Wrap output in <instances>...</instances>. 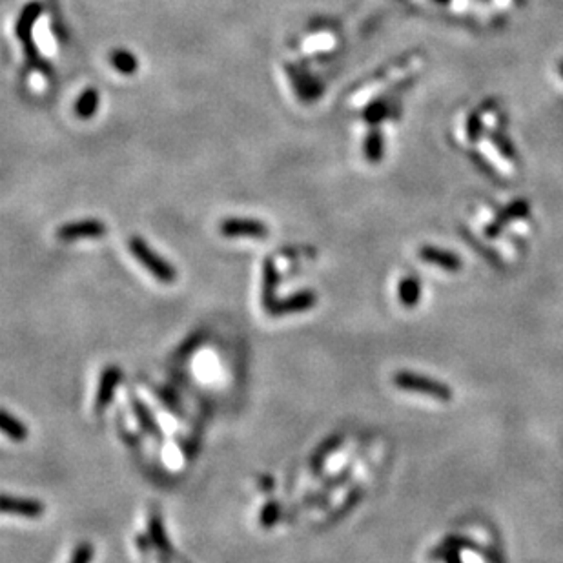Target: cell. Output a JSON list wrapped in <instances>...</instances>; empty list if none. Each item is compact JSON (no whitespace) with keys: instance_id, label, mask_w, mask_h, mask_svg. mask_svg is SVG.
<instances>
[{"instance_id":"6","label":"cell","mask_w":563,"mask_h":563,"mask_svg":"<svg viewBox=\"0 0 563 563\" xmlns=\"http://www.w3.org/2000/svg\"><path fill=\"white\" fill-rule=\"evenodd\" d=\"M106 233V225L97 219H84L68 223L57 230V237L62 241H75V239H95Z\"/></svg>"},{"instance_id":"27","label":"cell","mask_w":563,"mask_h":563,"mask_svg":"<svg viewBox=\"0 0 563 563\" xmlns=\"http://www.w3.org/2000/svg\"><path fill=\"white\" fill-rule=\"evenodd\" d=\"M514 4L516 6H525V4H527V0H514Z\"/></svg>"},{"instance_id":"2","label":"cell","mask_w":563,"mask_h":563,"mask_svg":"<svg viewBox=\"0 0 563 563\" xmlns=\"http://www.w3.org/2000/svg\"><path fill=\"white\" fill-rule=\"evenodd\" d=\"M42 13V6L37 4V2H31L27 4L26 8L23 9V13L18 17L17 20V37L18 40L23 42L24 53H26V58L33 68H39V70L46 71L49 73V64H46L39 55V49H37L35 42H33V37H31V31H33V24H35L37 18L40 17Z\"/></svg>"},{"instance_id":"21","label":"cell","mask_w":563,"mask_h":563,"mask_svg":"<svg viewBox=\"0 0 563 563\" xmlns=\"http://www.w3.org/2000/svg\"><path fill=\"white\" fill-rule=\"evenodd\" d=\"M150 534H151V540H154L155 547H157L161 552H164V555H172V547H170V541H168L166 534H164L163 524H161L157 518L151 519Z\"/></svg>"},{"instance_id":"14","label":"cell","mask_w":563,"mask_h":563,"mask_svg":"<svg viewBox=\"0 0 563 563\" xmlns=\"http://www.w3.org/2000/svg\"><path fill=\"white\" fill-rule=\"evenodd\" d=\"M133 412H135L137 419H139V423H141V427L144 428V431L148 432L151 438H155V440H161V438H163L157 421H155L154 416H151V412L148 410V407H146L141 400H133Z\"/></svg>"},{"instance_id":"23","label":"cell","mask_w":563,"mask_h":563,"mask_svg":"<svg viewBox=\"0 0 563 563\" xmlns=\"http://www.w3.org/2000/svg\"><path fill=\"white\" fill-rule=\"evenodd\" d=\"M279 511H281V509H279L278 503H273V502L268 503V505L263 509V512H261V518H259L261 525H263V527H270V525L276 524V521H278Z\"/></svg>"},{"instance_id":"11","label":"cell","mask_w":563,"mask_h":563,"mask_svg":"<svg viewBox=\"0 0 563 563\" xmlns=\"http://www.w3.org/2000/svg\"><path fill=\"white\" fill-rule=\"evenodd\" d=\"M278 283H279L278 266H276V263H273V261L268 257V259L264 261V266H263V303H264V307H270V304L276 301Z\"/></svg>"},{"instance_id":"24","label":"cell","mask_w":563,"mask_h":563,"mask_svg":"<svg viewBox=\"0 0 563 563\" xmlns=\"http://www.w3.org/2000/svg\"><path fill=\"white\" fill-rule=\"evenodd\" d=\"M443 547L463 550V549H476V543L469 540V538L463 536H447L443 541Z\"/></svg>"},{"instance_id":"17","label":"cell","mask_w":563,"mask_h":563,"mask_svg":"<svg viewBox=\"0 0 563 563\" xmlns=\"http://www.w3.org/2000/svg\"><path fill=\"white\" fill-rule=\"evenodd\" d=\"M0 427H2V432L8 435L9 440L24 441L27 438V428L6 410H2V414H0Z\"/></svg>"},{"instance_id":"15","label":"cell","mask_w":563,"mask_h":563,"mask_svg":"<svg viewBox=\"0 0 563 563\" xmlns=\"http://www.w3.org/2000/svg\"><path fill=\"white\" fill-rule=\"evenodd\" d=\"M110 61L111 66L119 71V73H123V75H133L137 71V68H139V62H137L135 55L126 51V49H113L110 55Z\"/></svg>"},{"instance_id":"19","label":"cell","mask_w":563,"mask_h":563,"mask_svg":"<svg viewBox=\"0 0 563 563\" xmlns=\"http://www.w3.org/2000/svg\"><path fill=\"white\" fill-rule=\"evenodd\" d=\"M487 137L488 141L494 144V148H496L507 161H516V159H518V151H516L514 144H512L511 139H509L502 130H493V132L487 133Z\"/></svg>"},{"instance_id":"8","label":"cell","mask_w":563,"mask_h":563,"mask_svg":"<svg viewBox=\"0 0 563 563\" xmlns=\"http://www.w3.org/2000/svg\"><path fill=\"white\" fill-rule=\"evenodd\" d=\"M418 256L423 263L438 266V268H443L447 270V272H458V270L463 268L462 257H459L458 254H454V252L443 250V248H435L427 245V247L419 248Z\"/></svg>"},{"instance_id":"1","label":"cell","mask_w":563,"mask_h":563,"mask_svg":"<svg viewBox=\"0 0 563 563\" xmlns=\"http://www.w3.org/2000/svg\"><path fill=\"white\" fill-rule=\"evenodd\" d=\"M392 381H394V385L400 387L401 390L421 394V396L434 397V400L450 401L454 397V392L449 385L441 383L438 379L427 378V376L416 374V372L401 370V372H396V374H394Z\"/></svg>"},{"instance_id":"29","label":"cell","mask_w":563,"mask_h":563,"mask_svg":"<svg viewBox=\"0 0 563 563\" xmlns=\"http://www.w3.org/2000/svg\"><path fill=\"white\" fill-rule=\"evenodd\" d=\"M558 70H559V75H562V77H563V61H562V62H559V66H558Z\"/></svg>"},{"instance_id":"22","label":"cell","mask_w":563,"mask_h":563,"mask_svg":"<svg viewBox=\"0 0 563 563\" xmlns=\"http://www.w3.org/2000/svg\"><path fill=\"white\" fill-rule=\"evenodd\" d=\"M469 155H471L472 164H474V166L478 168V170H480V172L483 173L485 177H488V179H494V180L497 179L496 172H494V168L490 166V164H488V161L483 157V155L478 154V151H471Z\"/></svg>"},{"instance_id":"9","label":"cell","mask_w":563,"mask_h":563,"mask_svg":"<svg viewBox=\"0 0 563 563\" xmlns=\"http://www.w3.org/2000/svg\"><path fill=\"white\" fill-rule=\"evenodd\" d=\"M2 512L6 514L23 516V518H39L44 514V503L33 497H2Z\"/></svg>"},{"instance_id":"28","label":"cell","mask_w":563,"mask_h":563,"mask_svg":"<svg viewBox=\"0 0 563 563\" xmlns=\"http://www.w3.org/2000/svg\"><path fill=\"white\" fill-rule=\"evenodd\" d=\"M434 2H435V4H443L445 6V4H449L450 0H434Z\"/></svg>"},{"instance_id":"7","label":"cell","mask_w":563,"mask_h":563,"mask_svg":"<svg viewBox=\"0 0 563 563\" xmlns=\"http://www.w3.org/2000/svg\"><path fill=\"white\" fill-rule=\"evenodd\" d=\"M528 211H531V204H528V201H525V199H516L514 203H511L509 206L503 208V210L494 217L493 223H490V225L487 226V230H485V235L490 239L497 237L509 223H514V221L518 219H525V217L528 216Z\"/></svg>"},{"instance_id":"4","label":"cell","mask_w":563,"mask_h":563,"mask_svg":"<svg viewBox=\"0 0 563 563\" xmlns=\"http://www.w3.org/2000/svg\"><path fill=\"white\" fill-rule=\"evenodd\" d=\"M221 233L225 237H250V239H266L268 237V226L257 219H239L230 217L225 219L219 226Z\"/></svg>"},{"instance_id":"20","label":"cell","mask_w":563,"mask_h":563,"mask_svg":"<svg viewBox=\"0 0 563 563\" xmlns=\"http://www.w3.org/2000/svg\"><path fill=\"white\" fill-rule=\"evenodd\" d=\"M465 133L466 139L471 142H478L481 139V135L485 133V126H483V119H481L480 111H471L469 117H466L465 123Z\"/></svg>"},{"instance_id":"18","label":"cell","mask_w":563,"mask_h":563,"mask_svg":"<svg viewBox=\"0 0 563 563\" xmlns=\"http://www.w3.org/2000/svg\"><path fill=\"white\" fill-rule=\"evenodd\" d=\"M390 115H392V106L390 102L387 101V97H383L374 101L372 104H369V108L365 110L363 117H365V120L370 124V126H378L381 120L388 119Z\"/></svg>"},{"instance_id":"16","label":"cell","mask_w":563,"mask_h":563,"mask_svg":"<svg viewBox=\"0 0 563 563\" xmlns=\"http://www.w3.org/2000/svg\"><path fill=\"white\" fill-rule=\"evenodd\" d=\"M99 108V93L97 89L88 88L86 92H82V95L79 97V101L75 102V111L77 117L80 119H92L95 111Z\"/></svg>"},{"instance_id":"25","label":"cell","mask_w":563,"mask_h":563,"mask_svg":"<svg viewBox=\"0 0 563 563\" xmlns=\"http://www.w3.org/2000/svg\"><path fill=\"white\" fill-rule=\"evenodd\" d=\"M93 559V545L89 543H82L77 547L75 555L70 559V563H92Z\"/></svg>"},{"instance_id":"13","label":"cell","mask_w":563,"mask_h":563,"mask_svg":"<svg viewBox=\"0 0 563 563\" xmlns=\"http://www.w3.org/2000/svg\"><path fill=\"white\" fill-rule=\"evenodd\" d=\"M363 150H365V157L369 159V163H381V159H383L385 154V137L381 133V130L372 126V130H370L365 139Z\"/></svg>"},{"instance_id":"26","label":"cell","mask_w":563,"mask_h":563,"mask_svg":"<svg viewBox=\"0 0 563 563\" xmlns=\"http://www.w3.org/2000/svg\"><path fill=\"white\" fill-rule=\"evenodd\" d=\"M440 556L445 558L447 563H462V558H459V550L458 549H449V547H440Z\"/></svg>"},{"instance_id":"10","label":"cell","mask_w":563,"mask_h":563,"mask_svg":"<svg viewBox=\"0 0 563 563\" xmlns=\"http://www.w3.org/2000/svg\"><path fill=\"white\" fill-rule=\"evenodd\" d=\"M120 381V370L115 369V366H108V369L102 372L101 376V383H99V390H97V397H95V410L97 412H104L108 403L113 397V390L117 388Z\"/></svg>"},{"instance_id":"12","label":"cell","mask_w":563,"mask_h":563,"mask_svg":"<svg viewBox=\"0 0 563 563\" xmlns=\"http://www.w3.org/2000/svg\"><path fill=\"white\" fill-rule=\"evenodd\" d=\"M397 297H400L401 304L405 308L418 307L419 297H421V283H419V279L414 278V276L401 279L400 288H397Z\"/></svg>"},{"instance_id":"3","label":"cell","mask_w":563,"mask_h":563,"mask_svg":"<svg viewBox=\"0 0 563 563\" xmlns=\"http://www.w3.org/2000/svg\"><path fill=\"white\" fill-rule=\"evenodd\" d=\"M130 250H132V254L135 256V259L161 283H173L177 279V270L173 268L168 261H164L163 257L159 256V254H155V252L148 247V242H146L144 239L141 237L130 239Z\"/></svg>"},{"instance_id":"5","label":"cell","mask_w":563,"mask_h":563,"mask_svg":"<svg viewBox=\"0 0 563 563\" xmlns=\"http://www.w3.org/2000/svg\"><path fill=\"white\" fill-rule=\"evenodd\" d=\"M316 303L317 295L312 290H303L294 295H288L285 299H276L270 307H266V310L272 316H288V314L307 312V310L316 307Z\"/></svg>"},{"instance_id":"30","label":"cell","mask_w":563,"mask_h":563,"mask_svg":"<svg viewBox=\"0 0 563 563\" xmlns=\"http://www.w3.org/2000/svg\"><path fill=\"white\" fill-rule=\"evenodd\" d=\"M481 2H490V0H481Z\"/></svg>"}]
</instances>
